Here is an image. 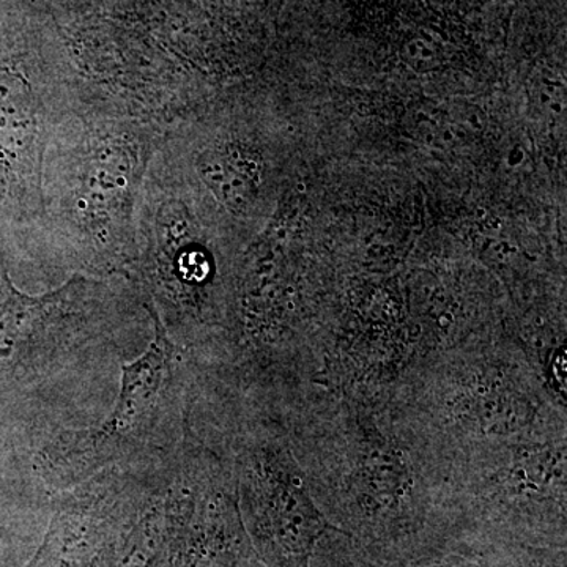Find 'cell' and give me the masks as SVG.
<instances>
[{
	"mask_svg": "<svg viewBox=\"0 0 567 567\" xmlns=\"http://www.w3.org/2000/svg\"><path fill=\"white\" fill-rule=\"evenodd\" d=\"M282 425L328 524L390 565L442 536L432 470L388 386L309 380Z\"/></svg>",
	"mask_w": 567,
	"mask_h": 567,
	"instance_id": "obj_1",
	"label": "cell"
},
{
	"mask_svg": "<svg viewBox=\"0 0 567 567\" xmlns=\"http://www.w3.org/2000/svg\"><path fill=\"white\" fill-rule=\"evenodd\" d=\"M95 287L74 278L55 292L31 297L14 287L0 259V398L58 374L106 334L93 305Z\"/></svg>",
	"mask_w": 567,
	"mask_h": 567,
	"instance_id": "obj_6",
	"label": "cell"
},
{
	"mask_svg": "<svg viewBox=\"0 0 567 567\" xmlns=\"http://www.w3.org/2000/svg\"><path fill=\"white\" fill-rule=\"evenodd\" d=\"M39 111L28 82L0 70V175L11 193L24 199L40 194Z\"/></svg>",
	"mask_w": 567,
	"mask_h": 567,
	"instance_id": "obj_7",
	"label": "cell"
},
{
	"mask_svg": "<svg viewBox=\"0 0 567 567\" xmlns=\"http://www.w3.org/2000/svg\"><path fill=\"white\" fill-rule=\"evenodd\" d=\"M311 567H385V563L372 557L346 533L331 527L317 543Z\"/></svg>",
	"mask_w": 567,
	"mask_h": 567,
	"instance_id": "obj_9",
	"label": "cell"
},
{
	"mask_svg": "<svg viewBox=\"0 0 567 567\" xmlns=\"http://www.w3.org/2000/svg\"><path fill=\"white\" fill-rule=\"evenodd\" d=\"M388 393L434 472L481 447L566 439V402L507 338L473 336L421 354Z\"/></svg>",
	"mask_w": 567,
	"mask_h": 567,
	"instance_id": "obj_2",
	"label": "cell"
},
{
	"mask_svg": "<svg viewBox=\"0 0 567 567\" xmlns=\"http://www.w3.org/2000/svg\"><path fill=\"white\" fill-rule=\"evenodd\" d=\"M147 352L122 365L117 402L102 425L66 431L40 453L41 476L54 487H73L111 466L134 468L166 461L193 434L192 369L182 347L156 315Z\"/></svg>",
	"mask_w": 567,
	"mask_h": 567,
	"instance_id": "obj_4",
	"label": "cell"
},
{
	"mask_svg": "<svg viewBox=\"0 0 567 567\" xmlns=\"http://www.w3.org/2000/svg\"><path fill=\"white\" fill-rule=\"evenodd\" d=\"M385 567H486L468 548L447 539L436 537L425 546L417 548L405 558L390 563Z\"/></svg>",
	"mask_w": 567,
	"mask_h": 567,
	"instance_id": "obj_10",
	"label": "cell"
},
{
	"mask_svg": "<svg viewBox=\"0 0 567 567\" xmlns=\"http://www.w3.org/2000/svg\"><path fill=\"white\" fill-rule=\"evenodd\" d=\"M566 439L481 447L436 470L443 536L567 547Z\"/></svg>",
	"mask_w": 567,
	"mask_h": 567,
	"instance_id": "obj_3",
	"label": "cell"
},
{
	"mask_svg": "<svg viewBox=\"0 0 567 567\" xmlns=\"http://www.w3.org/2000/svg\"><path fill=\"white\" fill-rule=\"evenodd\" d=\"M224 454L241 520L267 567H311L331 525L316 505L281 417L241 423Z\"/></svg>",
	"mask_w": 567,
	"mask_h": 567,
	"instance_id": "obj_5",
	"label": "cell"
},
{
	"mask_svg": "<svg viewBox=\"0 0 567 567\" xmlns=\"http://www.w3.org/2000/svg\"><path fill=\"white\" fill-rule=\"evenodd\" d=\"M461 546L473 551L486 567H567V547L533 546L522 543Z\"/></svg>",
	"mask_w": 567,
	"mask_h": 567,
	"instance_id": "obj_8",
	"label": "cell"
}]
</instances>
